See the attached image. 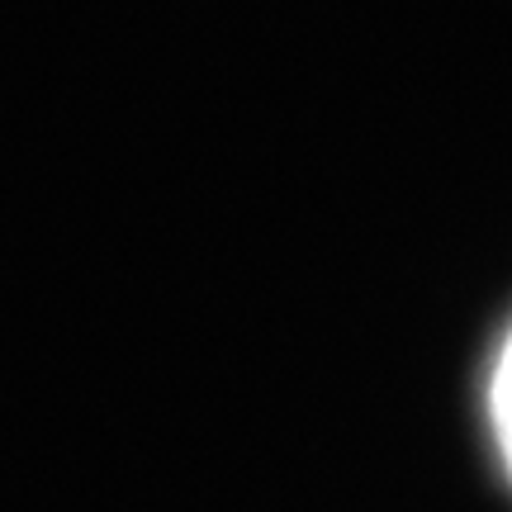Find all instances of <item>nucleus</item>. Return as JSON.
I'll return each mask as SVG.
<instances>
[{"mask_svg": "<svg viewBox=\"0 0 512 512\" xmlns=\"http://www.w3.org/2000/svg\"><path fill=\"white\" fill-rule=\"evenodd\" d=\"M484 408H489V432H494L498 465H503V475L512 479V328L503 332V342H498V351H494Z\"/></svg>", "mask_w": 512, "mask_h": 512, "instance_id": "obj_1", "label": "nucleus"}]
</instances>
